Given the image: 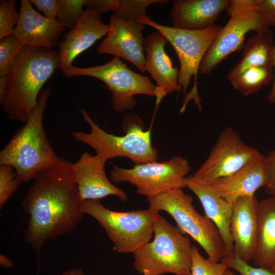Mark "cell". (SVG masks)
Listing matches in <instances>:
<instances>
[{
    "instance_id": "obj_1",
    "label": "cell",
    "mask_w": 275,
    "mask_h": 275,
    "mask_svg": "<svg viewBox=\"0 0 275 275\" xmlns=\"http://www.w3.org/2000/svg\"><path fill=\"white\" fill-rule=\"evenodd\" d=\"M33 180L21 205L29 215L24 240L38 255L48 240L72 232L85 213L72 163L61 157Z\"/></svg>"
},
{
    "instance_id": "obj_2",
    "label": "cell",
    "mask_w": 275,
    "mask_h": 275,
    "mask_svg": "<svg viewBox=\"0 0 275 275\" xmlns=\"http://www.w3.org/2000/svg\"><path fill=\"white\" fill-rule=\"evenodd\" d=\"M60 68L58 51L25 46L0 78V102L9 119L25 123L36 107L41 90Z\"/></svg>"
},
{
    "instance_id": "obj_3",
    "label": "cell",
    "mask_w": 275,
    "mask_h": 275,
    "mask_svg": "<svg viewBox=\"0 0 275 275\" xmlns=\"http://www.w3.org/2000/svg\"><path fill=\"white\" fill-rule=\"evenodd\" d=\"M51 92V87L41 91L26 121L0 152V164L12 167L21 183L33 180L41 171L61 158L51 145L43 124Z\"/></svg>"
},
{
    "instance_id": "obj_4",
    "label": "cell",
    "mask_w": 275,
    "mask_h": 275,
    "mask_svg": "<svg viewBox=\"0 0 275 275\" xmlns=\"http://www.w3.org/2000/svg\"><path fill=\"white\" fill-rule=\"evenodd\" d=\"M80 111L90 131H74L72 135L77 141L92 148L96 155L106 160L127 157L136 164L157 161L158 151L151 143V129L145 130L142 119L136 114L130 113L123 117L125 134L118 136L103 130L85 109Z\"/></svg>"
},
{
    "instance_id": "obj_5",
    "label": "cell",
    "mask_w": 275,
    "mask_h": 275,
    "mask_svg": "<svg viewBox=\"0 0 275 275\" xmlns=\"http://www.w3.org/2000/svg\"><path fill=\"white\" fill-rule=\"evenodd\" d=\"M154 239L133 253V266L144 275H190L192 245L189 238L159 215Z\"/></svg>"
},
{
    "instance_id": "obj_6",
    "label": "cell",
    "mask_w": 275,
    "mask_h": 275,
    "mask_svg": "<svg viewBox=\"0 0 275 275\" xmlns=\"http://www.w3.org/2000/svg\"><path fill=\"white\" fill-rule=\"evenodd\" d=\"M136 21L154 28L162 33L177 53L180 62L178 84L185 98L180 112L193 99L201 109L197 89V78L201 62L222 26L214 24L203 30H188L159 24L146 14Z\"/></svg>"
},
{
    "instance_id": "obj_7",
    "label": "cell",
    "mask_w": 275,
    "mask_h": 275,
    "mask_svg": "<svg viewBox=\"0 0 275 275\" xmlns=\"http://www.w3.org/2000/svg\"><path fill=\"white\" fill-rule=\"evenodd\" d=\"M81 209L95 218L119 253H134L150 242L159 212L149 208L124 212L106 207L100 200L84 201Z\"/></svg>"
},
{
    "instance_id": "obj_8",
    "label": "cell",
    "mask_w": 275,
    "mask_h": 275,
    "mask_svg": "<svg viewBox=\"0 0 275 275\" xmlns=\"http://www.w3.org/2000/svg\"><path fill=\"white\" fill-rule=\"evenodd\" d=\"M149 208L169 214L177 227L198 242L212 261L219 262L225 253L222 236L214 223L199 213L193 205V199L182 189L170 190L147 198Z\"/></svg>"
},
{
    "instance_id": "obj_9",
    "label": "cell",
    "mask_w": 275,
    "mask_h": 275,
    "mask_svg": "<svg viewBox=\"0 0 275 275\" xmlns=\"http://www.w3.org/2000/svg\"><path fill=\"white\" fill-rule=\"evenodd\" d=\"M227 11L229 21L222 28L201 62L199 71L202 74L211 73L229 55L244 47L248 32L275 26L262 12L253 8L249 0L231 1Z\"/></svg>"
},
{
    "instance_id": "obj_10",
    "label": "cell",
    "mask_w": 275,
    "mask_h": 275,
    "mask_svg": "<svg viewBox=\"0 0 275 275\" xmlns=\"http://www.w3.org/2000/svg\"><path fill=\"white\" fill-rule=\"evenodd\" d=\"M61 71L67 77L87 76L102 81L112 93V105L117 112L133 109L137 103L136 95L155 97L156 87L150 78L130 69L118 57L102 65L90 67L72 65Z\"/></svg>"
},
{
    "instance_id": "obj_11",
    "label": "cell",
    "mask_w": 275,
    "mask_h": 275,
    "mask_svg": "<svg viewBox=\"0 0 275 275\" xmlns=\"http://www.w3.org/2000/svg\"><path fill=\"white\" fill-rule=\"evenodd\" d=\"M190 170L187 160L177 155L162 162L138 164L131 169L114 166L110 176L115 183L126 182L134 185L139 195L148 198L186 187V178Z\"/></svg>"
},
{
    "instance_id": "obj_12",
    "label": "cell",
    "mask_w": 275,
    "mask_h": 275,
    "mask_svg": "<svg viewBox=\"0 0 275 275\" xmlns=\"http://www.w3.org/2000/svg\"><path fill=\"white\" fill-rule=\"evenodd\" d=\"M261 154L229 126L221 133L206 160L190 176L197 181L208 183L234 174Z\"/></svg>"
},
{
    "instance_id": "obj_13",
    "label": "cell",
    "mask_w": 275,
    "mask_h": 275,
    "mask_svg": "<svg viewBox=\"0 0 275 275\" xmlns=\"http://www.w3.org/2000/svg\"><path fill=\"white\" fill-rule=\"evenodd\" d=\"M144 24L135 20H124L113 14L110 17L106 37L97 49L100 53L122 58L146 71V57L143 32Z\"/></svg>"
},
{
    "instance_id": "obj_14",
    "label": "cell",
    "mask_w": 275,
    "mask_h": 275,
    "mask_svg": "<svg viewBox=\"0 0 275 275\" xmlns=\"http://www.w3.org/2000/svg\"><path fill=\"white\" fill-rule=\"evenodd\" d=\"M107 161L96 154L84 152L72 163L81 201L100 200L109 196H115L122 202L127 199L125 192L114 185L107 177L105 169Z\"/></svg>"
},
{
    "instance_id": "obj_15",
    "label": "cell",
    "mask_w": 275,
    "mask_h": 275,
    "mask_svg": "<svg viewBox=\"0 0 275 275\" xmlns=\"http://www.w3.org/2000/svg\"><path fill=\"white\" fill-rule=\"evenodd\" d=\"M259 202L255 195L244 196L232 204L231 234L234 256L249 263L253 260L258 237Z\"/></svg>"
},
{
    "instance_id": "obj_16",
    "label": "cell",
    "mask_w": 275,
    "mask_h": 275,
    "mask_svg": "<svg viewBox=\"0 0 275 275\" xmlns=\"http://www.w3.org/2000/svg\"><path fill=\"white\" fill-rule=\"evenodd\" d=\"M168 42L164 36L157 30L145 39L146 71L156 83V106L168 94L181 90L178 84L179 70L174 67L166 51L165 46Z\"/></svg>"
},
{
    "instance_id": "obj_17",
    "label": "cell",
    "mask_w": 275,
    "mask_h": 275,
    "mask_svg": "<svg viewBox=\"0 0 275 275\" xmlns=\"http://www.w3.org/2000/svg\"><path fill=\"white\" fill-rule=\"evenodd\" d=\"M32 4L30 0L21 1L19 19L13 35L26 46L52 49L66 27L59 20L41 15Z\"/></svg>"
},
{
    "instance_id": "obj_18",
    "label": "cell",
    "mask_w": 275,
    "mask_h": 275,
    "mask_svg": "<svg viewBox=\"0 0 275 275\" xmlns=\"http://www.w3.org/2000/svg\"><path fill=\"white\" fill-rule=\"evenodd\" d=\"M100 15L95 10L86 9L75 26L63 36L64 40L58 42L61 69L72 66L78 55L106 35L108 25L101 21Z\"/></svg>"
},
{
    "instance_id": "obj_19",
    "label": "cell",
    "mask_w": 275,
    "mask_h": 275,
    "mask_svg": "<svg viewBox=\"0 0 275 275\" xmlns=\"http://www.w3.org/2000/svg\"><path fill=\"white\" fill-rule=\"evenodd\" d=\"M267 181L265 156L261 154L234 174L205 184L232 204L239 198L255 195L259 188L265 187Z\"/></svg>"
},
{
    "instance_id": "obj_20",
    "label": "cell",
    "mask_w": 275,
    "mask_h": 275,
    "mask_svg": "<svg viewBox=\"0 0 275 275\" xmlns=\"http://www.w3.org/2000/svg\"><path fill=\"white\" fill-rule=\"evenodd\" d=\"M186 187L200 200L205 215L215 225L225 247L222 259L234 256V245L231 234L232 204L217 195L206 184L197 181L190 176L186 178Z\"/></svg>"
},
{
    "instance_id": "obj_21",
    "label": "cell",
    "mask_w": 275,
    "mask_h": 275,
    "mask_svg": "<svg viewBox=\"0 0 275 275\" xmlns=\"http://www.w3.org/2000/svg\"><path fill=\"white\" fill-rule=\"evenodd\" d=\"M229 0H175L171 12L173 26L188 30L207 29L228 9Z\"/></svg>"
},
{
    "instance_id": "obj_22",
    "label": "cell",
    "mask_w": 275,
    "mask_h": 275,
    "mask_svg": "<svg viewBox=\"0 0 275 275\" xmlns=\"http://www.w3.org/2000/svg\"><path fill=\"white\" fill-rule=\"evenodd\" d=\"M254 263L275 272V198L259 202V226Z\"/></svg>"
},
{
    "instance_id": "obj_23",
    "label": "cell",
    "mask_w": 275,
    "mask_h": 275,
    "mask_svg": "<svg viewBox=\"0 0 275 275\" xmlns=\"http://www.w3.org/2000/svg\"><path fill=\"white\" fill-rule=\"evenodd\" d=\"M274 46L270 29L256 32L244 44L241 60L228 73L229 80L250 67H273Z\"/></svg>"
},
{
    "instance_id": "obj_24",
    "label": "cell",
    "mask_w": 275,
    "mask_h": 275,
    "mask_svg": "<svg viewBox=\"0 0 275 275\" xmlns=\"http://www.w3.org/2000/svg\"><path fill=\"white\" fill-rule=\"evenodd\" d=\"M273 67L257 66L245 69L229 81L235 90L247 96L257 92L273 81Z\"/></svg>"
},
{
    "instance_id": "obj_25",
    "label": "cell",
    "mask_w": 275,
    "mask_h": 275,
    "mask_svg": "<svg viewBox=\"0 0 275 275\" xmlns=\"http://www.w3.org/2000/svg\"><path fill=\"white\" fill-rule=\"evenodd\" d=\"M167 2L168 1L164 0H119L117 8L113 14L120 19L137 21L146 14L150 5L164 4Z\"/></svg>"
},
{
    "instance_id": "obj_26",
    "label": "cell",
    "mask_w": 275,
    "mask_h": 275,
    "mask_svg": "<svg viewBox=\"0 0 275 275\" xmlns=\"http://www.w3.org/2000/svg\"><path fill=\"white\" fill-rule=\"evenodd\" d=\"M25 45L13 34L0 40V78L6 77L14 59Z\"/></svg>"
},
{
    "instance_id": "obj_27",
    "label": "cell",
    "mask_w": 275,
    "mask_h": 275,
    "mask_svg": "<svg viewBox=\"0 0 275 275\" xmlns=\"http://www.w3.org/2000/svg\"><path fill=\"white\" fill-rule=\"evenodd\" d=\"M227 268L222 262L205 259L196 246H192L190 275H224Z\"/></svg>"
},
{
    "instance_id": "obj_28",
    "label": "cell",
    "mask_w": 275,
    "mask_h": 275,
    "mask_svg": "<svg viewBox=\"0 0 275 275\" xmlns=\"http://www.w3.org/2000/svg\"><path fill=\"white\" fill-rule=\"evenodd\" d=\"M59 20L66 28L73 29L84 12L85 0H57Z\"/></svg>"
},
{
    "instance_id": "obj_29",
    "label": "cell",
    "mask_w": 275,
    "mask_h": 275,
    "mask_svg": "<svg viewBox=\"0 0 275 275\" xmlns=\"http://www.w3.org/2000/svg\"><path fill=\"white\" fill-rule=\"evenodd\" d=\"M20 182L14 169L8 164H0V209L17 190Z\"/></svg>"
},
{
    "instance_id": "obj_30",
    "label": "cell",
    "mask_w": 275,
    "mask_h": 275,
    "mask_svg": "<svg viewBox=\"0 0 275 275\" xmlns=\"http://www.w3.org/2000/svg\"><path fill=\"white\" fill-rule=\"evenodd\" d=\"M20 14L16 9L14 0H2L0 2V39L13 34Z\"/></svg>"
},
{
    "instance_id": "obj_31",
    "label": "cell",
    "mask_w": 275,
    "mask_h": 275,
    "mask_svg": "<svg viewBox=\"0 0 275 275\" xmlns=\"http://www.w3.org/2000/svg\"><path fill=\"white\" fill-rule=\"evenodd\" d=\"M221 261L228 268L236 270L240 275H275V272L261 267H253L235 256L223 258Z\"/></svg>"
},
{
    "instance_id": "obj_32",
    "label": "cell",
    "mask_w": 275,
    "mask_h": 275,
    "mask_svg": "<svg viewBox=\"0 0 275 275\" xmlns=\"http://www.w3.org/2000/svg\"><path fill=\"white\" fill-rule=\"evenodd\" d=\"M265 160L268 173L266 192L275 198V148L265 156Z\"/></svg>"
},
{
    "instance_id": "obj_33",
    "label": "cell",
    "mask_w": 275,
    "mask_h": 275,
    "mask_svg": "<svg viewBox=\"0 0 275 275\" xmlns=\"http://www.w3.org/2000/svg\"><path fill=\"white\" fill-rule=\"evenodd\" d=\"M119 0H85V6L99 14L114 11L117 8Z\"/></svg>"
},
{
    "instance_id": "obj_34",
    "label": "cell",
    "mask_w": 275,
    "mask_h": 275,
    "mask_svg": "<svg viewBox=\"0 0 275 275\" xmlns=\"http://www.w3.org/2000/svg\"><path fill=\"white\" fill-rule=\"evenodd\" d=\"M32 3L41 11L44 16L56 19L58 14L57 0H31Z\"/></svg>"
},
{
    "instance_id": "obj_35",
    "label": "cell",
    "mask_w": 275,
    "mask_h": 275,
    "mask_svg": "<svg viewBox=\"0 0 275 275\" xmlns=\"http://www.w3.org/2000/svg\"><path fill=\"white\" fill-rule=\"evenodd\" d=\"M254 8L262 12L275 24V0H249Z\"/></svg>"
},
{
    "instance_id": "obj_36",
    "label": "cell",
    "mask_w": 275,
    "mask_h": 275,
    "mask_svg": "<svg viewBox=\"0 0 275 275\" xmlns=\"http://www.w3.org/2000/svg\"><path fill=\"white\" fill-rule=\"evenodd\" d=\"M273 68L274 72V78L273 80L272 85L269 92L266 95L265 98V99L270 103H273L275 102V43L273 49Z\"/></svg>"
},
{
    "instance_id": "obj_37",
    "label": "cell",
    "mask_w": 275,
    "mask_h": 275,
    "mask_svg": "<svg viewBox=\"0 0 275 275\" xmlns=\"http://www.w3.org/2000/svg\"><path fill=\"white\" fill-rule=\"evenodd\" d=\"M0 264L3 267L8 268L13 265V262L5 255L1 254Z\"/></svg>"
},
{
    "instance_id": "obj_38",
    "label": "cell",
    "mask_w": 275,
    "mask_h": 275,
    "mask_svg": "<svg viewBox=\"0 0 275 275\" xmlns=\"http://www.w3.org/2000/svg\"><path fill=\"white\" fill-rule=\"evenodd\" d=\"M62 275H86L81 268L69 269L64 272Z\"/></svg>"
},
{
    "instance_id": "obj_39",
    "label": "cell",
    "mask_w": 275,
    "mask_h": 275,
    "mask_svg": "<svg viewBox=\"0 0 275 275\" xmlns=\"http://www.w3.org/2000/svg\"><path fill=\"white\" fill-rule=\"evenodd\" d=\"M224 275H233V272L230 270L229 268H228L226 270Z\"/></svg>"
}]
</instances>
